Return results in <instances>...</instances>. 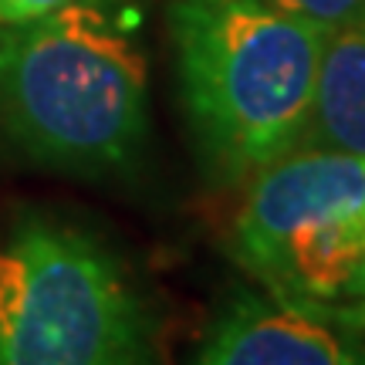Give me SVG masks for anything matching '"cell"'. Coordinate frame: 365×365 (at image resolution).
Listing matches in <instances>:
<instances>
[{"label": "cell", "mask_w": 365, "mask_h": 365, "mask_svg": "<svg viewBox=\"0 0 365 365\" xmlns=\"http://www.w3.org/2000/svg\"><path fill=\"white\" fill-rule=\"evenodd\" d=\"M0 135L51 170H129L149 135L135 27L108 0H75L0 31Z\"/></svg>", "instance_id": "1"}, {"label": "cell", "mask_w": 365, "mask_h": 365, "mask_svg": "<svg viewBox=\"0 0 365 365\" xmlns=\"http://www.w3.org/2000/svg\"><path fill=\"white\" fill-rule=\"evenodd\" d=\"M166 24L203 170L247 186L301 143L328 31L267 0H170Z\"/></svg>", "instance_id": "2"}, {"label": "cell", "mask_w": 365, "mask_h": 365, "mask_svg": "<svg viewBox=\"0 0 365 365\" xmlns=\"http://www.w3.org/2000/svg\"><path fill=\"white\" fill-rule=\"evenodd\" d=\"M156 314L98 234L27 213L0 240V365H156Z\"/></svg>", "instance_id": "3"}, {"label": "cell", "mask_w": 365, "mask_h": 365, "mask_svg": "<svg viewBox=\"0 0 365 365\" xmlns=\"http://www.w3.org/2000/svg\"><path fill=\"white\" fill-rule=\"evenodd\" d=\"M230 257L254 284L341 298L365 257V156L298 145L244 186Z\"/></svg>", "instance_id": "4"}, {"label": "cell", "mask_w": 365, "mask_h": 365, "mask_svg": "<svg viewBox=\"0 0 365 365\" xmlns=\"http://www.w3.org/2000/svg\"><path fill=\"white\" fill-rule=\"evenodd\" d=\"M182 365H365V298L234 287Z\"/></svg>", "instance_id": "5"}, {"label": "cell", "mask_w": 365, "mask_h": 365, "mask_svg": "<svg viewBox=\"0 0 365 365\" xmlns=\"http://www.w3.org/2000/svg\"><path fill=\"white\" fill-rule=\"evenodd\" d=\"M298 145L365 156V21L325 34Z\"/></svg>", "instance_id": "6"}, {"label": "cell", "mask_w": 365, "mask_h": 365, "mask_svg": "<svg viewBox=\"0 0 365 365\" xmlns=\"http://www.w3.org/2000/svg\"><path fill=\"white\" fill-rule=\"evenodd\" d=\"M267 4L298 14V17L325 27V31L365 21V0H267Z\"/></svg>", "instance_id": "7"}, {"label": "cell", "mask_w": 365, "mask_h": 365, "mask_svg": "<svg viewBox=\"0 0 365 365\" xmlns=\"http://www.w3.org/2000/svg\"><path fill=\"white\" fill-rule=\"evenodd\" d=\"M68 4H75V0H0V31L41 21V17L61 11Z\"/></svg>", "instance_id": "8"}, {"label": "cell", "mask_w": 365, "mask_h": 365, "mask_svg": "<svg viewBox=\"0 0 365 365\" xmlns=\"http://www.w3.org/2000/svg\"><path fill=\"white\" fill-rule=\"evenodd\" d=\"M341 298H365V257L362 264L352 271V277H349V284H345V294Z\"/></svg>", "instance_id": "9"}]
</instances>
